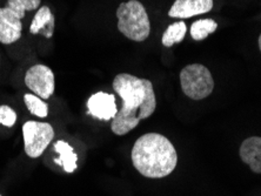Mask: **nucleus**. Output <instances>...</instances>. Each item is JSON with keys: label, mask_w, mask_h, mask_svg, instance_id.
<instances>
[{"label": "nucleus", "mask_w": 261, "mask_h": 196, "mask_svg": "<svg viewBox=\"0 0 261 196\" xmlns=\"http://www.w3.org/2000/svg\"><path fill=\"white\" fill-rule=\"evenodd\" d=\"M113 90L122 100L121 108L114 117L111 129L117 135H125L147 119L156 108L153 85L147 79L120 73L113 80Z\"/></svg>", "instance_id": "nucleus-1"}, {"label": "nucleus", "mask_w": 261, "mask_h": 196, "mask_svg": "<svg viewBox=\"0 0 261 196\" xmlns=\"http://www.w3.org/2000/svg\"><path fill=\"white\" fill-rule=\"evenodd\" d=\"M132 162L138 172L149 179H161L175 169L178 154L166 136L148 133L140 136L132 148Z\"/></svg>", "instance_id": "nucleus-2"}, {"label": "nucleus", "mask_w": 261, "mask_h": 196, "mask_svg": "<svg viewBox=\"0 0 261 196\" xmlns=\"http://www.w3.org/2000/svg\"><path fill=\"white\" fill-rule=\"evenodd\" d=\"M118 30L133 41H145L151 32L148 14L138 0L121 3L117 10Z\"/></svg>", "instance_id": "nucleus-3"}, {"label": "nucleus", "mask_w": 261, "mask_h": 196, "mask_svg": "<svg viewBox=\"0 0 261 196\" xmlns=\"http://www.w3.org/2000/svg\"><path fill=\"white\" fill-rule=\"evenodd\" d=\"M180 83L182 92L193 100L210 97L214 88L213 76L208 68L200 64L187 65L180 72Z\"/></svg>", "instance_id": "nucleus-4"}, {"label": "nucleus", "mask_w": 261, "mask_h": 196, "mask_svg": "<svg viewBox=\"0 0 261 196\" xmlns=\"http://www.w3.org/2000/svg\"><path fill=\"white\" fill-rule=\"evenodd\" d=\"M25 153L32 159L39 157L55 137V129L47 122L28 121L22 126Z\"/></svg>", "instance_id": "nucleus-5"}, {"label": "nucleus", "mask_w": 261, "mask_h": 196, "mask_svg": "<svg viewBox=\"0 0 261 196\" xmlns=\"http://www.w3.org/2000/svg\"><path fill=\"white\" fill-rule=\"evenodd\" d=\"M25 83L29 90L40 99H49L55 93L56 80L51 68L45 65H34L26 72Z\"/></svg>", "instance_id": "nucleus-6"}, {"label": "nucleus", "mask_w": 261, "mask_h": 196, "mask_svg": "<svg viewBox=\"0 0 261 196\" xmlns=\"http://www.w3.org/2000/svg\"><path fill=\"white\" fill-rule=\"evenodd\" d=\"M87 108L91 115L103 121H110L111 119L113 120L119 110L116 97L105 92H98L92 95L87 101Z\"/></svg>", "instance_id": "nucleus-7"}, {"label": "nucleus", "mask_w": 261, "mask_h": 196, "mask_svg": "<svg viewBox=\"0 0 261 196\" xmlns=\"http://www.w3.org/2000/svg\"><path fill=\"white\" fill-rule=\"evenodd\" d=\"M21 19L9 7H0V42L11 45L21 38Z\"/></svg>", "instance_id": "nucleus-8"}, {"label": "nucleus", "mask_w": 261, "mask_h": 196, "mask_svg": "<svg viewBox=\"0 0 261 196\" xmlns=\"http://www.w3.org/2000/svg\"><path fill=\"white\" fill-rule=\"evenodd\" d=\"M212 9L213 0H175L168 15L171 18L187 19L210 12Z\"/></svg>", "instance_id": "nucleus-9"}, {"label": "nucleus", "mask_w": 261, "mask_h": 196, "mask_svg": "<svg viewBox=\"0 0 261 196\" xmlns=\"http://www.w3.org/2000/svg\"><path fill=\"white\" fill-rule=\"evenodd\" d=\"M240 157L252 172L261 174V137L251 136L240 146Z\"/></svg>", "instance_id": "nucleus-10"}, {"label": "nucleus", "mask_w": 261, "mask_h": 196, "mask_svg": "<svg viewBox=\"0 0 261 196\" xmlns=\"http://www.w3.org/2000/svg\"><path fill=\"white\" fill-rule=\"evenodd\" d=\"M55 15L51 12L49 7L41 6L31 22L30 32L32 34L43 32L46 38H51L53 36V31H55Z\"/></svg>", "instance_id": "nucleus-11"}, {"label": "nucleus", "mask_w": 261, "mask_h": 196, "mask_svg": "<svg viewBox=\"0 0 261 196\" xmlns=\"http://www.w3.org/2000/svg\"><path fill=\"white\" fill-rule=\"evenodd\" d=\"M55 149L59 153V157L56 159V163L63 166L64 171L73 173L76 169V160L78 156L67 142L60 140L55 145Z\"/></svg>", "instance_id": "nucleus-12"}, {"label": "nucleus", "mask_w": 261, "mask_h": 196, "mask_svg": "<svg viewBox=\"0 0 261 196\" xmlns=\"http://www.w3.org/2000/svg\"><path fill=\"white\" fill-rule=\"evenodd\" d=\"M186 24L184 21H178L172 24L171 26H168V29L165 31L163 39H161V42H163L164 46L166 47H171L174 44H179L184 40V38L186 36Z\"/></svg>", "instance_id": "nucleus-13"}, {"label": "nucleus", "mask_w": 261, "mask_h": 196, "mask_svg": "<svg viewBox=\"0 0 261 196\" xmlns=\"http://www.w3.org/2000/svg\"><path fill=\"white\" fill-rule=\"evenodd\" d=\"M218 24L213 19H200L194 21L191 26V36L194 40L201 41L206 39L211 33L216 32Z\"/></svg>", "instance_id": "nucleus-14"}, {"label": "nucleus", "mask_w": 261, "mask_h": 196, "mask_svg": "<svg viewBox=\"0 0 261 196\" xmlns=\"http://www.w3.org/2000/svg\"><path fill=\"white\" fill-rule=\"evenodd\" d=\"M40 3L41 0H7L6 7L17 14L19 19H22L28 11L37 10Z\"/></svg>", "instance_id": "nucleus-15"}, {"label": "nucleus", "mask_w": 261, "mask_h": 196, "mask_svg": "<svg viewBox=\"0 0 261 196\" xmlns=\"http://www.w3.org/2000/svg\"><path fill=\"white\" fill-rule=\"evenodd\" d=\"M24 102L29 110L38 118H46L48 114V105L36 94H25Z\"/></svg>", "instance_id": "nucleus-16"}, {"label": "nucleus", "mask_w": 261, "mask_h": 196, "mask_svg": "<svg viewBox=\"0 0 261 196\" xmlns=\"http://www.w3.org/2000/svg\"><path fill=\"white\" fill-rule=\"evenodd\" d=\"M17 121V114L9 106H0V124L5 127H12Z\"/></svg>", "instance_id": "nucleus-17"}, {"label": "nucleus", "mask_w": 261, "mask_h": 196, "mask_svg": "<svg viewBox=\"0 0 261 196\" xmlns=\"http://www.w3.org/2000/svg\"><path fill=\"white\" fill-rule=\"evenodd\" d=\"M259 48H260V51H261V34H260V37H259Z\"/></svg>", "instance_id": "nucleus-18"}, {"label": "nucleus", "mask_w": 261, "mask_h": 196, "mask_svg": "<svg viewBox=\"0 0 261 196\" xmlns=\"http://www.w3.org/2000/svg\"><path fill=\"white\" fill-rule=\"evenodd\" d=\"M0 196H2V195H0Z\"/></svg>", "instance_id": "nucleus-19"}]
</instances>
